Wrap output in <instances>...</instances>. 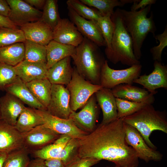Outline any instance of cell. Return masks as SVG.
<instances>
[{
    "mask_svg": "<svg viewBox=\"0 0 167 167\" xmlns=\"http://www.w3.org/2000/svg\"><path fill=\"white\" fill-rule=\"evenodd\" d=\"M25 2L30 6H35L39 9L43 8L45 5V0H24Z\"/></svg>",
    "mask_w": 167,
    "mask_h": 167,
    "instance_id": "obj_46",
    "label": "cell"
},
{
    "mask_svg": "<svg viewBox=\"0 0 167 167\" xmlns=\"http://www.w3.org/2000/svg\"><path fill=\"white\" fill-rule=\"evenodd\" d=\"M22 134L24 146L30 153L53 143L60 135L43 124Z\"/></svg>",
    "mask_w": 167,
    "mask_h": 167,
    "instance_id": "obj_12",
    "label": "cell"
},
{
    "mask_svg": "<svg viewBox=\"0 0 167 167\" xmlns=\"http://www.w3.org/2000/svg\"><path fill=\"white\" fill-rule=\"evenodd\" d=\"M71 138L68 135H61L52 143L39 150L31 152L30 153H31L35 158L44 160L54 158L58 159L63 148Z\"/></svg>",
    "mask_w": 167,
    "mask_h": 167,
    "instance_id": "obj_26",
    "label": "cell"
},
{
    "mask_svg": "<svg viewBox=\"0 0 167 167\" xmlns=\"http://www.w3.org/2000/svg\"><path fill=\"white\" fill-rule=\"evenodd\" d=\"M114 25V31L111 43V50L106 54L107 58L114 64L121 62L131 66L140 64L133 50L131 38L126 29L117 9L111 16Z\"/></svg>",
    "mask_w": 167,
    "mask_h": 167,
    "instance_id": "obj_5",
    "label": "cell"
},
{
    "mask_svg": "<svg viewBox=\"0 0 167 167\" xmlns=\"http://www.w3.org/2000/svg\"><path fill=\"white\" fill-rule=\"evenodd\" d=\"M29 151L24 147L7 154L2 167H27L30 161Z\"/></svg>",
    "mask_w": 167,
    "mask_h": 167,
    "instance_id": "obj_32",
    "label": "cell"
},
{
    "mask_svg": "<svg viewBox=\"0 0 167 167\" xmlns=\"http://www.w3.org/2000/svg\"><path fill=\"white\" fill-rule=\"evenodd\" d=\"M71 58L67 57L48 69L46 78L52 84L67 86L69 84L74 69L71 65Z\"/></svg>",
    "mask_w": 167,
    "mask_h": 167,
    "instance_id": "obj_23",
    "label": "cell"
},
{
    "mask_svg": "<svg viewBox=\"0 0 167 167\" xmlns=\"http://www.w3.org/2000/svg\"><path fill=\"white\" fill-rule=\"evenodd\" d=\"M43 124L41 117L35 109L25 107L18 117L15 127L19 132L24 133Z\"/></svg>",
    "mask_w": 167,
    "mask_h": 167,
    "instance_id": "obj_27",
    "label": "cell"
},
{
    "mask_svg": "<svg viewBox=\"0 0 167 167\" xmlns=\"http://www.w3.org/2000/svg\"><path fill=\"white\" fill-rule=\"evenodd\" d=\"M44 160L36 158L30 160L27 167H47L45 164Z\"/></svg>",
    "mask_w": 167,
    "mask_h": 167,
    "instance_id": "obj_47",
    "label": "cell"
},
{
    "mask_svg": "<svg viewBox=\"0 0 167 167\" xmlns=\"http://www.w3.org/2000/svg\"><path fill=\"white\" fill-rule=\"evenodd\" d=\"M10 8L6 0H0V15L8 17Z\"/></svg>",
    "mask_w": 167,
    "mask_h": 167,
    "instance_id": "obj_44",
    "label": "cell"
},
{
    "mask_svg": "<svg viewBox=\"0 0 167 167\" xmlns=\"http://www.w3.org/2000/svg\"><path fill=\"white\" fill-rule=\"evenodd\" d=\"M107 167H109L107 166ZM117 167V166H114V167Z\"/></svg>",
    "mask_w": 167,
    "mask_h": 167,
    "instance_id": "obj_49",
    "label": "cell"
},
{
    "mask_svg": "<svg viewBox=\"0 0 167 167\" xmlns=\"http://www.w3.org/2000/svg\"><path fill=\"white\" fill-rule=\"evenodd\" d=\"M84 39L74 24L67 18L61 19L53 30V40L62 44L76 47Z\"/></svg>",
    "mask_w": 167,
    "mask_h": 167,
    "instance_id": "obj_16",
    "label": "cell"
},
{
    "mask_svg": "<svg viewBox=\"0 0 167 167\" xmlns=\"http://www.w3.org/2000/svg\"><path fill=\"white\" fill-rule=\"evenodd\" d=\"M68 14L72 21L82 35L98 47L106 46L101 31L96 22L86 19L68 7Z\"/></svg>",
    "mask_w": 167,
    "mask_h": 167,
    "instance_id": "obj_14",
    "label": "cell"
},
{
    "mask_svg": "<svg viewBox=\"0 0 167 167\" xmlns=\"http://www.w3.org/2000/svg\"><path fill=\"white\" fill-rule=\"evenodd\" d=\"M35 98L46 109L50 100L52 84L47 78L26 83Z\"/></svg>",
    "mask_w": 167,
    "mask_h": 167,
    "instance_id": "obj_28",
    "label": "cell"
},
{
    "mask_svg": "<svg viewBox=\"0 0 167 167\" xmlns=\"http://www.w3.org/2000/svg\"><path fill=\"white\" fill-rule=\"evenodd\" d=\"M79 112L73 111L69 118L71 119L79 128L89 133L96 128L100 108L95 94L91 96Z\"/></svg>",
    "mask_w": 167,
    "mask_h": 167,
    "instance_id": "obj_11",
    "label": "cell"
},
{
    "mask_svg": "<svg viewBox=\"0 0 167 167\" xmlns=\"http://www.w3.org/2000/svg\"><path fill=\"white\" fill-rule=\"evenodd\" d=\"M111 16L107 15L102 16L97 22L105 43V55L111 50V43L114 31V25Z\"/></svg>",
    "mask_w": 167,
    "mask_h": 167,
    "instance_id": "obj_37",
    "label": "cell"
},
{
    "mask_svg": "<svg viewBox=\"0 0 167 167\" xmlns=\"http://www.w3.org/2000/svg\"><path fill=\"white\" fill-rule=\"evenodd\" d=\"M100 161L95 159L79 157L66 167H90Z\"/></svg>",
    "mask_w": 167,
    "mask_h": 167,
    "instance_id": "obj_41",
    "label": "cell"
},
{
    "mask_svg": "<svg viewBox=\"0 0 167 167\" xmlns=\"http://www.w3.org/2000/svg\"><path fill=\"white\" fill-rule=\"evenodd\" d=\"M25 107L24 104L19 99L6 93L0 98V119L15 126Z\"/></svg>",
    "mask_w": 167,
    "mask_h": 167,
    "instance_id": "obj_18",
    "label": "cell"
},
{
    "mask_svg": "<svg viewBox=\"0 0 167 167\" xmlns=\"http://www.w3.org/2000/svg\"><path fill=\"white\" fill-rule=\"evenodd\" d=\"M117 118H122L137 112L146 105L154 102L148 101L137 102L116 98Z\"/></svg>",
    "mask_w": 167,
    "mask_h": 167,
    "instance_id": "obj_34",
    "label": "cell"
},
{
    "mask_svg": "<svg viewBox=\"0 0 167 167\" xmlns=\"http://www.w3.org/2000/svg\"><path fill=\"white\" fill-rule=\"evenodd\" d=\"M123 123L126 141L127 144L135 150L138 158L147 163L152 161H161L162 158V154L159 152L150 147L136 129Z\"/></svg>",
    "mask_w": 167,
    "mask_h": 167,
    "instance_id": "obj_8",
    "label": "cell"
},
{
    "mask_svg": "<svg viewBox=\"0 0 167 167\" xmlns=\"http://www.w3.org/2000/svg\"><path fill=\"white\" fill-rule=\"evenodd\" d=\"M24 147L23 134L0 119V152L8 154Z\"/></svg>",
    "mask_w": 167,
    "mask_h": 167,
    "instance_id": "obj_17",
    "label": "cell"
},
{
    "mask_svg": "<svg viewBox=\"0 0 167 167\" xmlns=\"http://www.w3.org/2000/svg\"><path fill=\"white\" fill-rule=\"evenodd\" d=\"M156 40H158V45L155 46L150 49L153 59L154 61L161 62L162 52L167 46V26H165L164 32L161 34L155 35L154 36Z\"/></svg>",
    "mask_w": 167,
    "mask_h": 167,
    "instance_id": "obj_40",
    "label": "cell"
},
{
    "mask_svg": "<svg viewBox=\"0 0 167 167\" xmlns=\"http://www.w3.org/2000/svg\"><path fill=\"white\" fill-rule=\"evenodd\" d=\"M78 139L71 138L62 150L58 159L66 167L79 157Z\"/></svg>",
    "mask_w": 167,
    "mask_h": 167,
    "instance_id": "obj_38",
    "label": "cell"
},
{
    "mask_svg": "<svg viewBox=\"0 0 167 167\" xmlns=\"http://www.w3.org/2000/svg\"><path fill=\"white\" fill-rule=\"evenodd\" d=\"M43 10L39 20L46 24L53 30L61 19L58 11L57 0H46Z\"/></svg>",
    "mask_w": 167,
    "mask_h": 167,
    "instance_id": "obj_31",
    "label": "cell"
},
{
    "mask_svg": "<svg viewBox=\"0 0 167 167\" xmlns=\"http://www.w3.org/2000/svg\"><path fill=\"white\" fill-rule=\"evenodd\" d=\"M95 94L97 104L102 112L101 123H108L118 119L116 98L111 90L102 88Z\"/></svg>",
    "mask_w": 167,
    "mask_h": 167,
    "instance_id": "obj_22",
    "label": "cell"
},
{
    "mask_svg": "<svg viewBox=\"0 0 167 167\" xmlns=\"http://www.w3.org/2000/svg\"><path fill=\"white\" fill-rule=\"evenodd\" d=\"M98 46L84 37L82 43L76 47L71 57L79 74L91 83L100 85L102 67L105 60Z\"/></svg>",
    "mask_w": 167,
    "mask_h": 167,
    "instance_id": "obj_3",
    "label": "cell"
},
{
    "mask_svg": "<svg viewBox=\"0 0 167 167\" xmlns=\"http://www.w3.org/2000/svg\"><path fill=\"white\" fill-rule=\"evenodd\" d=\"M7 154L0 152V167H2L3 162L6 157Z\"/></svg>",
    "mask_w": 167,
    "mask_h": 167,
    "instance_id": "obj_48",
    "label": "cell"
},
{
    "mask_svg": "<svg viewBox=\"0 0 167 167\" xmlns=\"http://www.w3.org/2000/svg\"><path fill=\"white\" fill-rule=\"evenodd\" d=\"M20 27L26 40L45 46L53 40V30L40 20L27 23Z\"/></svg>",
    "mask_w": 167,
    "mask_h": 167,
    "instance_id": "obj_19",
    "label": "cell"
},
{
    "mask_svg": "<svg viewBox=\"0 0 167 167\" xmlns=\"http://www.w3.org/2000/svg\"><path fill=\"white\" fill-rule=\"evenodd\" d=\"M46 111L50 114L67 119L72 112L70 106V94L62 85L52 84L50 99Z\"/></svg>",
    "mask_w": 167,
    "mask_h": 167,
    "instance_id": "obj_10",
    "label": "cell"
},
{
    "mask_svg": "<svg viewBox=\"0 0 167 167\" xmlns=\"http://www.w3.org/2000/svg\"><path fill=\"white\" fill-rule=\"evenodd\" d=\"M24 43L25 53L24 60L46 63V46L27 40Z\"/></svg>",
    "mask_w": 167,
    "mask_h": 167,
    "instance_id": "obj_30",
    "label": "cell"
},
{
    "mask_svg": "<svg viewBox=\"0 0 167 167\" xmlns=\"http://www.w3.org/2000/svg\"><path fill=\"white\" fill-rule=\"evenodd\" d=\"M5 91L15 96L30 107L46 110V108L35 98L26 83L18 76L13 82L5 88Z\"/></svg>",
    "mask_w": 167,
    "mask_h": 167,
    "instance_id": "obj_24",
    "label": "cell"
},
{
    "mask_svg": "<svg viewBox=\"0 0 167 167\" xmlns=\"http://www.w3.org/2000/svg\"><path fill=\"white\" fill-rule=\"evenodd\" d=\"M125 137L122 118L101 123L92 132L78 139V157L106 160L118 167H138L139 158Z\"/></svg>",
    "mask_w": 167,
    "mask_h": 167,
    "instance_id": "obj_1",
    "label": "cell"
},
{
    "mask_svg": "<svg viewBox=\"0 0 167 167\" xmlns=\"http://www.w3.org/2000/svg\"><path fill=\"white\" fill-rule=\"evenodd\" d=\"M17 77L14 66L0 62V90L5 91Z\"/></svg>",
    "mask_w": 167,
    "mask_h": 167,
    "instance_id": "obj_39",
    "label": "cell"
},
{
    "mask_svg": "<svg viewBox=\"0 0 167 167\" xmlns=\"http://www.w3.org/2000/svg\"><path fill=\"white\" fill-rule=\"evenodd\" d=\"M166 111L155 109L152 104H148L134 113L124 117L123 121L136 129L146 143L151 148L156 150V147L149 139L155 131L167 133V116Z\"/></svg>",
    "mask_w": 167,
    "mask_h": 167,
    "instance_id": "obj_4",
    "label": "cell"
},
{
    "mask_svg": "<svg viewBox=\"0 0 167 167\" xmlns=\"http://www.w3.org/2000/svg\"><path fill=\"white\" fill-rule=\"evenodd\" d=\"M17 76L24 83L46 78V63L23 60L14 66Z\"/></svg>",
    "mask_w": 167,
    "mask_h": 167,
    "instance_id": "obj_21",
    "label": "cell"
},
{
    "mask_svg": "<svg viewBox=\"0 0 167 167\" xmlns=\"http://www.w3.org/2000/svg\"><path fill=\"white\" fill-rule=\"evenodd\" d=\"M142 68L140 64L124 69L114 70L109 66L105 60L101 69L100 85L102 88L111 90L121 84L132 85L134 80L140 75Z\"/></svg>",
    "mask_w": 167,
    "mask_h": 167,
    "instance_id": "obj_7",
    "label": "cell"
},
{
    "mask_svg": "<svg viewBox=\"0 0 167 167\" xmlns=\"http://www.w3.org/2000/svg\"><path fill=\"white\" fill-rule=\"evenodd\" d=\"M0 27L17 28V26L9 18L0 15Z\"/></svg>",
    "mask_w": 167,
    "mask_h": 167,
    "instance_id": "obj_45",
    "label": "cell"
},
{
    "mask_svg": "<svg viewBox=\"0 0 167 167\" xmlns=\"http://www.w3.org/2000/svg\"><path fill=\"white\" fill-rule=\"evenodd\" d=\"M47 167H65L62 161L58 159H50L44 160Z\"/></svg>",
    "mask_w": 167,
    "mask_h": 167,
    "instance_id": "obj_43",
    "label": "cell"
},
{
    "mask_svg": "<svg viewBox=\"0 0 167 167\" xmlns=\"http://www.w3.org/2000/svg\"><path fill=\"white\" fill-rule=\"evenodd\" d=\"M66 3L68 7L71 8L79 16L86 19L97 22L102 16L97 9L91 8L80 0H68Z\"/></svg>",
    "mask_w": 167,
    "mask_h": 167,
    "instance_id": "obj_33",
    "label": "cell"
},
{
    "mask_svg": "<svg viewBox=\"0 0 167 167\" xmlns=\"http://www.w3.org/2000/svg\"><path fill=\"white\" fill-rule=\"evenodd\" d=\"M35 110L41 117L44 125L58 134H66L72 138L79 139L88 134L79 128L70 118H61L50 114L46 110Z\"/></svg>",
    "mask_w": 167,
    "mask_h": 167,
    "instance_id": "obj_9",
    "label": "cell"
},
{
    "mask_svg": "<svg viewBox=\"0 0 167 167\" xmlns=\"http://www.w3.org/2000/svg\"><path fill=\"white\" fill-rule=\"evenodd\" d=\"M10 8L8 17L16 26L39 20L42 12L22 0H6Z\"/></svg>",
    "mask_w": 167,
    "mask_h": 167,
    "instance_id": "obj_13",
    "label": "cell"
},
{
    "mask_svg": "<svg viewBox=\"0 0 167 167\" xmlns=\"http://www.w3.org/2000/svg\"><path fill=\"white\" fill-rule=\"evenodd\" d=\"M153 66L154 69L149 74L140 75L133 81L150 93L157 92L156 90L159 88L167 89V65L154 61Z\"/></svg>",
    "mask_w": 167,
    "mask_h": 167,
    "instance_id": "obj_15",
    "label": "cell"
},
{
    "mask_svg": "<svg viewBox=\"0 0 167 167\" xmlns=\"http://www.w3.org/2000/svg\"><path fill=\"white\" fill-rule=\"evenodd\" d=\"M66 86L70 94V108L75 112L83 107L92 96L102 88L100 85L86 80L79 74L75 67L71 79Z\"/></svg>",
    "mask_w": 167,
    "mask_h": 167,
    "instance_id": "obj_6",
    "label": "cell"
},
{
    "mask_svg": "<svg viewBox=\"0 0 167 167\" xmlns=\"http://www.w3.org/2000/svg\"><path fill=\"white\" fill-rule=\"evenodd\" d=\"M24 53L23 42L0 47V62L15 66L24 60Z\"/></svg>",
    "mask_w": 167,
    "mask_h": 167,
    "instance_id": "obj_29",
    "label": "cell"
},
{
    "mask_svg": "<svg viewBox=\"0 0 167 167\" xmlns=\"http://www.w3.org/2000/svg\"><path fill=\"white\" fill-rule=\"evenodd\" d=\"M90 7H94L98 10L102 16L112 15L114 8L116 6H122L124 5L118 0H80Z\"/></svg>",
    "mask_w": 167,
    "mask_h": 167,
    "instance_id": "obj_36",
    "label": "cell"
},
{
    "mask_svg": "<svg viewBox=\"0 0 167 167\" xmlns=\"http://www.w3.org/2000/svg\"><path fill=\"white\" fill-rule=\"evenodd\" d=\"M26 41L24 33L20 29L0 27V47Z\"/></svg>",
    "mask_w": 167,
    "mask_h": 167,
    "instance_id": "obj_35",
    "label": "cell"
},
{
    "mask_svg": "<svg viewBox=\"0 0 167 167\" xmlns=\"http://www.w3.org/2000/svg\"><path fill=\"white\" fill-rule=\"evenodd\" d=\"M111 90L115 98L137 102H154V95L157 93H150L144 88L126 84L117 86Z\"/></svg>",
    "mask_w": 167,
    "mask_h": 167,
    "instance_id": "obj_20",
    "label": "cell"
},
{
    "mask_svg": "<svg viewBox=\"0 0 167 167\" xmlns=\"http://www.w3.org/2000/svg\"><path fill=\"white\" fill-rule=\"evenodd\" d=\"M156 0H135L131 7V11H136L155 3Z\"/></svg>",
    "mask_w": 167,
    "mask_h": 167,
    "instance_id": "obj_42",
    "label": "cell"
},
{
    "mask_svg": "<svg viewBox=\"0 0 167 167\" xmlns=\"http://www.w3.org/2000/svg\"><path fill=\"white\" fill-rule=\"evenodd\" d=\"M151 6H148L138 11L117 9L131 38L134 53L138 60L142 56V47L148 35L151 33L154 37L156 30L153 12L151 11L150 16L147 17Z\"/></svg>",
    "mask_w": 167,
    "mask_h": 167,
    "instance_id": "obj_2",
    "label": "cell"
},
{
    "mask_svg": "<svg viewBox=\"0 0 167 167\" xmlns=\"http://www.w3.org/2000/svg\"><path fill=\"white\" fill-rule=\"evenodd\" d=\"M46 65L48 69L56 63L68 57H71L76 47L51 40L46 46Z\"/></svg>",
    "mask_w": 167,
    "mask_h": 167,
    "instance_id": "obj_25",
    "label": "cell"
}]
</instances>
